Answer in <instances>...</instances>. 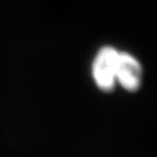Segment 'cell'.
<instances>
[{
	"mask_svg": "<svg viewBox=\"0 0 157 157\" xmlns=\"http://www.w3.org/2000/svg\"><path fill=\"white\" fill-rule=\"evenodd\" d=\"M119 52L117 49L106 46L97 52L92 64V76L99 90L104 92L113 91L116 84V72Z\"/></svg>",
	"mask_w": 157,
	"mask_h": 157,
	"instance_id": "obj_1",
	"label": "cell"
},
{
	"mask_svg": "<svg viewBox=\"0 0 157 157\" xmlns=\"http://www.w3.org/2000/svg\"><path fill=\"white\" fill-rule=\"evenodd\" d=\"M116 82L128 92H135L140 88L142 67L134 56L128 52H119Z\"/></svg>",
	"mask_w": 157,
	"mask_h": 157,
	"instance_id": "obj_2",
	"label": "cell"
}]
</instances>
